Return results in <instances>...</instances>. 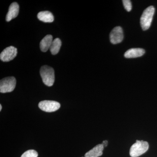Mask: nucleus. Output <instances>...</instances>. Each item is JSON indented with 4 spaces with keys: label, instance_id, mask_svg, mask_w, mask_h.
Segmentation results:
<instances>
[{
    "label": "nucleus",
    "instance_id": "15",
    "mask_svg": "<svg viewBox=\"0 0 157 157\" xmlns=\"http://www.w3.org/2000/svg\"><path fill=\"white\" fill-rule=\"evenodd\" d=\"M124 7L127 11H130L132 9V5L130 0H123L122 1Z\"/></svg>",
    "mask_w": 157,
    "mask_h": 157
},
{
    "label": "nucleus",
    "instance_id": "10",
    "mask_svg": "<svg viewBox=\"0 0 157 157\" xmlns=\"http://www.w3.org/2000/svg\"><path fill=\"white\" fill-rule=\"evenodd\" d=\"M53 41V37L52 35H48L45 36L41 40L40 43V48L43 52H46L50 48L51 45Z\"/></svg>",
    "mask_w": 157,
    "mask_h": 157
},
{
    "label": "nucleus",
    "instance_id": "13",
    "mask_svg": "<svg viewBox=\"0 0 157 157\" xmlns=\"http://www.w3.org/2000/svg\"><path fill=\"white\" fill-rule=\"evenodd\" d=\"M62 45L61 41L59 38H56L53 40L51 45L50 51L52 55H56L58 53Z\"/></svg>",
    "mask_w": 157,
    "mask_h": 157
},
{
    "label": "nucleus",
    "instance_id": "17",
    "mask_svg": "<svg viewBox=\"0 0 157 157\" xmlns=\"http://www.w3.org/2000/svg\"><path fill=\"white\" fill-rule=\"evenodd\" d=\"M2 105H0V111H1V110H2Z\"/></svg>",
    "mask_w": 157,
    "mask_h": 157
},
{
    "label": "nucleus",
    "instance_id": "18",
    "mask_svg": "<svg viewBox=\"0 0 157 157\" xmlns=\"http://www.w3.org/2000/svg\"></svg>",
    "mask_w": 157,
    "mask_h": 157
},
{
    "label": "nucleus",
    "instance_id": "7",
    "mask_svg": "<svg viewBox=\"0 0 157 157\" xmlns=\"http://www.w3.org/2000/svg\"><path fill=\"white\" fill-rule=\"evenodd\" d=\"M109 39L112 44H117L121 43L124 39L123 31L121 27L117 26L114 28L110 33Z\"/></svg>",
    "mask_w": 157,
    "mask_h": 157
},
{
    "label": "nucleus",
    "instance_id": "14",
    "mask_svg": "<svg viewBox=\"0 0 157 157\" xmlns=\"http://www.w3.org/2000/svg\"><path fill=\"white\" fill-rule=\"evenodd\" d=\"M38 153L34 150H29L24 153L21 157H38Z\"/></svg>",
    "mask_w": 157,
    "mask_h": 157
},
{
    "label": "nucleus",
    "instance_id": "8",
    "mask_svg": "<svg viewBox=\"0 0 157 157\" xmlns=\"http://www.w3.org/2000/svg\"><path fill=\"white\" fill-rule=\"evenodd\" d=\"M19 6L17 3L13 2L10 5L9 11L6 15V20L10 21L11 20L17 17L19 13Z\"/></svg>",
    "mask_w": 157,
    "mask_h": 157
},
{
    "label": "nucleus",
    "instance_id": "11",
    "mask_svg": "<svg viewBox=\"0 0 157 157\" xmlns=\"http://www.w3.org/2000/svg\"><path fill=\"white\" fill-rule=\"evenodd\" d=\"M104 147L102 144L96 145L85 155V157H98L103 155Z\"/></svg>",
    "mask_w": 157,
    "mask_h": 157
},
{
    "label": "nucleus",
    "instance_id": "3",
    "mask_svg": "<svg viewBox=\"0 0 157 157\" xmlns=\"http://www.w3.org/2000/svg\"><path fill=\"white\" fill-rule=\"evenodd\" d=\"M149 144L147 141L136 140L130 150V155L132 157H137L143 155L148 150Z\"/></svg>",
    "mask_w": 157,
    "mask_h": 157
},
{
    "label": "nucleus",
    "instance_id": "6",
    "mask_svg": "<svg viewBox=\"0 0 157 157\" xmlns=\"http://www.w3.org/2000/svg\"><path fill=\"white\" fill-rule=\"evenodd\" d=\"M17 54V48L14 46H9L5 48L1 52L0 59L2 61L9 62L13 60L16 56Z\"/></svg>",
    "mask_w": 157,
    "mask_h": 157
},
{
    "label": "nucleus",
    "instance_id": "5",
    "mask_svg": "<svg viewBox=\"0 0 157 157\" xmlns=\"http://www.w3.org/2000/svg\"><path fill=\"white\" fill-rule=\"evenodd\" d=\"M39 107L41 110L45 112H52L59 109L60 104L55 101H44L39 103Z\"/></svg>",
    "mask_w": 157,
    "mask_h": 157
},
{
    "label": "nucleus",
    "instance_id": "16",
    "mask_svg": "<svg viewBox=\"0 0 157 157\" xmlns=\"http://www.w3.org/2000/svg\"><path fill=\"white\" fill-rule=\"evenodd\" d=\"M101 144L104 146V147H105L107 146V144H108V141L107 140H104Z\"/></svg>",
    "mask_w": 157,
    "mask_h": 157
},
{
    "label": "nucleus",
    "instance_id": "4",
    "mask_svg": "<svg viewBox=\"0 0 157 157\" xmlns=\"http://www.w3.org/2000/svg\"><path fill=\"white\" fill-rule=\"evenodd\" d=\"M16 84V79L13 76L3 78L0 82V92L6 93L13 91Z\"/></svg>",
    "mask_w": 157,
    "mask_h": 157
},
{
    "label": "nucleus",
    "instance_id": "9",
    "mask_svg": "<svg viewBox=\"0 0 157 157\" xmlns=\"http://www.w3.org/2000/svg\"><path fill=\"white\" fill-rule=\"evenodd\" d=\"M145 52V50L142 48H132L127 50L124 56L126 58H134L142 56Z\"/></svg>",
    "mask_w": 157,
    "mask_h": 157
},
{
    "label": "nucleus",
    "instance_id": "1",
    "mask_svg": "<svg viewBox=\"0 0 157 157\" xmlns=\"http://www.w3.org/2000/svg\"><path fill=\"white\" fill-rule=\"evenodd\" d=\"M155 12L153 6H149L144 11L140 19V25L143 30H147L150 27Z\"/></svg>",
    "mask_w": 157,
    "mask_h": 157
},
{
    "label": "nucleus",
    "instance_id": "12",
    "mask_svg": "<svg viewBox=\"0 0 157 157\" xmlns=\"http://www.w3.org/2000/svg\"><path fill=\"white\" fill-rule=\"evenodd\" d=\"M38 19L44 22H53L54 18L53 14L50 11H43L39 12L37 15Z\"/></svg>",
    "mask_w": 157,
    "mask_h": 157
},
{
    "label": "nucleus",
    "instance_id": "2",
    "mask_svg": "<svg viewBox=\"0 0 157 157\" xmlns=\"http://www.w3.org/2000/svg\"><path fill=\"white\" fill-rule=\"evenodd\" d=\"M40 74L43 83L48 86L53 85L55 82V73L53 68L49 66H42L40 69Z\"/></svg>",
    "mask_w": 157,
    "mask_h": 157
}]
</instances>
